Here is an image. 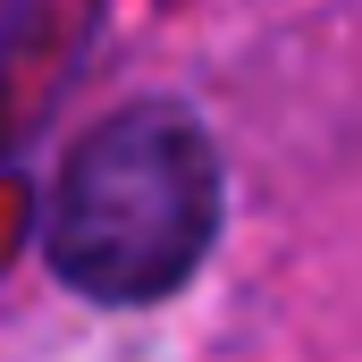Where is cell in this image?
<instances>
[{
    "mask_svg": "<svg viewBox=\"0 0 362 362\" xmlns=\"http://www.w3.org/2000/svg\"><path fill=\"white\" fill-rule=\"evenodd\" d=\"M219 236V160L177 110L101 118L59 169L51 262L93 303H152Z\"/></svg>",
    "mask_w": 362,
    "mask_h": 362,
    "instance_id": "6da1fadb",
    "label": "cell"
}]
</instances>
